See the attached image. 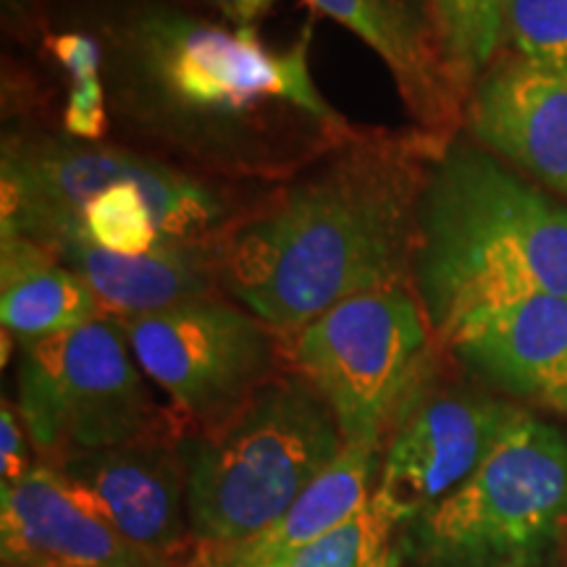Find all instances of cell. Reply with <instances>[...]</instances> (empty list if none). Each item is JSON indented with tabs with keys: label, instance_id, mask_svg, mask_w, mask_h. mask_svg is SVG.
Here are the masks:
<instances>
[{
	"label": "cell",
	"instance_id": "1",
	"mask_svg": "<svg viewBox=\"0 0 567 567\" xmlns=\"http://www.w3.org/2000/svg\"><path fill=\"white\" fill-rule=\"evenodd\" d=\"M109 105L126 130L224 179H292L360 132L316 87L310 30L289 48L174 0L101 21Z\"/></svg>",
	"mask_w": 567,
	"mask_h": 567
},
{
	"label": "cell",
	"instance_id": "2",
	"mask_svg": "<svg viewBox=\"0 0 567 567\" xmlns=\"http://www.w3.org/2000/svg\"><path fill=\"white\" fill-rule=\"evenodd\" d=\"M446 142L360 134L213 239L218 279L271 329L300 331L347 297L405 284L417 203Z\"/></svg>",
	"mask_w": 567,
	"mask_h": 567
},
{
	"label": "cell",
	"instance_id": "3",
	"mask_svg": "<svg viewBox=\"0 0 567 567\" xmlns=\"http://www.w3.org/2000/svg\"><path fill=\"white\" fill-rule=\"evenodd\" d=\"M410 281L444 342L478 310L567 297V203L486 147L446 142L417 203Z\"/></svg>",
	"mask_w": 567,
	"mask_h": 567
},
{
	"label": "cell",
	"instance_id": "4",
	"mask_svg": "<svg viewBox=\"0 0 567 567\" xmlns=\"http://www.w3.org/2000/svg\"><path fill=\"white\" fill-rule=\"evenodd\" d=\"M342 450L323 396L300 373L274 375L221 429L182 444L195 557L264 530Z\"/></svg>",
	"mask_w": 567,
	"mask_h": 567
},
{
	"label": "cell",
	"instance_id": "5",
	"mask_svg": "<svg viewBox=\"0 0 567 567\" xmlns=\"http://www.w3.org/2000/svg\"><path fill=\"white\" fill-rule=\"evenodd\" d=\"M567 542V431L523 410L478 471L402 528L410 567H538Z\"/></svg>",
	"mask_w": 567,
	"mask_h": 567
},
{
	"label": "cell",
	"instance_id": "6",
	"mask_svg": "<svg viewBox=\"0 0 567 567\" xmlns=\"http://www.w3.org/2000/svg\"><path fill=\"white\" fill-rule=\"evenodd\" d=\"M17 408L42 463L53 467L82 452L174 436L111 318L19 342Z\"/></svg>",
	"mask_w": 567,
	"mask_h": 567
},
{
	"label": "cell",
	"instance_id": "7",
	"mask_svg": "<svg viewBox=\"0 0 567 567\" xmlns=\"http://www.w3.org/2000/svg\"><path fill=\"white\" fill-rule=\"evenodd\" d=\"M431 323L415 289H371L337 302L295 331L292 358L337 417L344 444L384 436L429 371Z\"/></svg>",
	"mask_w": 567,
	"mask_h": 567
},
{
	"label": "cell",
	"instance_id": "8",
	"mask_svg": "<svg viewBox=\"0 0 567 567\" xmlns=\"http://www.w3.org/2000/svg\"><path fill=\"white\" fill-rule=\"evenodd\" d=\"M140 371L172 400L174 413L210 434L274 379L271 331L216 297L116 321Z\"/></svg>",
	"mask_w": 567,
	"mask_h": 567
},
{
	"label": "cell",
	"instance_id": "9",
	"mask_svg": "<svg viewBox=\"0 0 567 567\" xmlns=\"http://www.w3.org/2000/svg\"><path fill=\"white\" fill-rule=\"evenodd\" d=\"M520 413L499 396L460 386L434 389L423 379L381 452L371 505L402 534L478 471Z\"/></svg>",
	"mask_w": 567,
	"mask_h": 567
},
{
	"label": "cell",
	"instance_id": "10",
	"mask_svg": "<svg viewBox=\"0 0 567 567\" xmlns=\"http://www.w3.org/2000/svg\"><path fill=\"white\" fill-rule=\"evenodd\" d=\"M82 499L134 547L189 567L195 538L187 507V463L174 439L82 452L55 465Z\"/></svg>",
	"mask_w": 567,
	"mask_h": 567
},
{
	"label": "cell",
	"instance_id": "11",
	"mask_svg": "<svg viewBox=\"0 0 567 567\" xmlns=\"http://www.w3.org/2000/svg\"><path fill=\"white\" fill-rule=\"evenodd\" d=\"M446 344L488 386L567 415V297L530 295L478 310Z\"/></svg>",
	"mask_w": 567,
	"mask_h": 567
},
{
	"label": "cell",
	"instance_id": "12",
	"mask_svg": "<svg viewBox=\"0 0 567 567\" xmlns=\"http://www.w3.org/2000/svg\"><path fill=\"white\" fill-rule=\"evenodd\" d=\"M0 557L3 567H174L126 542L45 463L0 486Z\"/></svg>",
	"mask_w": 567,
	"mask_h": 567
},
{
	"label": "cell",
	"instance_id": "13",
	"mask_svg": "<svg viewBox=\"0 0 567 567\" xmlns=\"http://www.w3.org/2000/svg\"><path fill=\"white\" fill-rule=\"evenodd\" d=\"M481 147L567 203V74L507 61L486 71L467 105Z\"/></svg>",
	"mask_w": 567,
	"mask_h": 567
},
{
	"label": "cell",
	"instance_id": "14",
	"mask_svg": "<svg viewBox=\"0 0 567 567\" xmlns=\"http://www.w3.org/2000/svg\"><path fill=\"white\" fill-rule=\"evenodd\" d=\"M384 61L410 116L444 140L457 116L460 87L446 69L425 0H305Z\"/></svg>",
	"mask_w": 567,
	"mask_h": 567
},
{
	"label": "cell",
	"instance_id": "15",
	"mask_svg": "<svg viewBox=\"0 0 567 567\" xmlns=\"http://www.w3.org/2000/svg\"><path fill=\"white\" fill-rule=\"evenodd\" d=\"M51 252L87 281L103 318L111 321L210 300L216 284H221L213 243L166 245L151 252L122 255L84 239H66Z\"/></svg>",
	"mask_w": 567,
	"mask_h": 567
},
{
	"label": "cell",
	"instance_id": "16",
	"mask_svg": "<svg viewBox=\"0 0 567 567\" xmlns=\"http://www.w3.org/2000/svg\"><path fill=\"white\" fill-rule=\"evenodd\" d=\"M379 467L381 446L344 444L342 455L297 496L287 513L234 547L193 557L189 567H284L371 505Z\"/></svg>",
	"mask_w": 567,
	"mask_h": 567
},
{
	"label": "cell",
	"instance_id": "17",
	"mask_svg": "<svg viewBox=\"0 0 567 567\" xmlns=\"http://www.w3.org/2000/svg\"><path fill=\"white\" fill-rule=\"evenodd\" d=\"M0 266V321L19 342H38L103 318L87 281L45 245L3 237Z\"/></svg>",
	"mask_w": 567,
	"mask_h": 567
},
{
	"label": "cell",
	"instance_id": "18",
	"mask_svg": "<svg viewBox=\"0 0 567 567\" xmlns=\"http://www.w3.org/2000/svg\"><path fill=\"white\" fill-rule=\"evenodd\" d=\"M452 80L463 90L492 66L513 0H425Z\"/></svg>",
	"mask_w": 567,
	"mask_h": 567
},
{
	"label": "cell",
	"instance_id": "19",
	"mask_svg": "<svg viewBox=\"0 0 567 567\" xmlns=\"http://www.w3.org/2000/svg\"><path fill=\"white\" fill-rule=\"evenodd\" d=\"M284 567H405L400 528L368 505Z\"/></svg>",
	"mask_w": 567,
	"mask_h": 567
},
{
	"label": "cell",
	"instance_id": "20",
	"mask_svg": "<svg viewBox=\"0 0 567 567\" xmlns=\"http://www.w3.org/2000/svg\"><path fill=\"white\" fill-rule=\"evenodd\" d=\"M505 40L528 66L567 74V0H513Z\"/></svg>",
	"mask_w": 567,
	"mask_h": 567
},
{
	"label": "cell",
	"instance_id": "21",
	"mask_svg": "<svg viewBox=\"0 0 567 567\" xmlns=\"http://www.w3.org/2000/svg\"><path fill=\"white\" fill-rule=\"evenodd\" d=\"M109 109V90H105L103 76L76 82L66 97V109H63V130L74 140L101 142L111 126Z\"/></svg>",
	"mask_w": 567,
	"mask_h": 567
},
{
	"label": "cell",
	"instance_id": "22",
	"mask_svg": "<svg viewBox=\"0 0 567 567\" xmlns=\"http://www.w3.org/2000/svg\"><path fill=\"white\" fill-rule=\"evenodd\" d=\"M30 444V431L21 421L17 402L3 400V408H0V481L3 484L0 486L17 484L38 465Z\"/></svg>",
	"mask_w": 567,
	"mask_h": 567
},
{
	"label": "cell",
	"instance_id": "23",
	"mask_svg": "<svg viewBox=\"0 0 567 567\" xmlns=\"http://www.w3.org/2000/svg\"><path fill=\"white\" fill-rule=\"evenodd\" d=\"M53 59L69 71L74 82H87L103 76L105 53L101 40L87 32H59L45 40Z\"/></svg>",
	"mask_w": 567,
	"mask_h": 567
},
{
	"label": "cell",
	"instance_id": "24",
	"mask_svg": "<svg viewBox=\"0 0 567 567\" xmlns=\"http://www.w3.org/2000/svg\"><path fill=\"white\" fill-rule=\"evenodd\" d=\"M197 3L221 13L231 27H255L274 9L276 0H197Z\"/></svg>",
	"mask_w": 567,
	"mask_h": 567
},
{
	"label": "cell",
	"instance_id": "25",
	"mask_svg": "<svg viewBox=\"0 0 567 567\" xmlns=\"http://www.w3.org/2000/svg\"><path fill=\"white\" fill-rule=\"evenodd\" d=\"M32 6V0H3V9L9 13H24Z\"/></svg>",
	"mask_w": 567,
	"mask_h": 567
}]
</instances>
